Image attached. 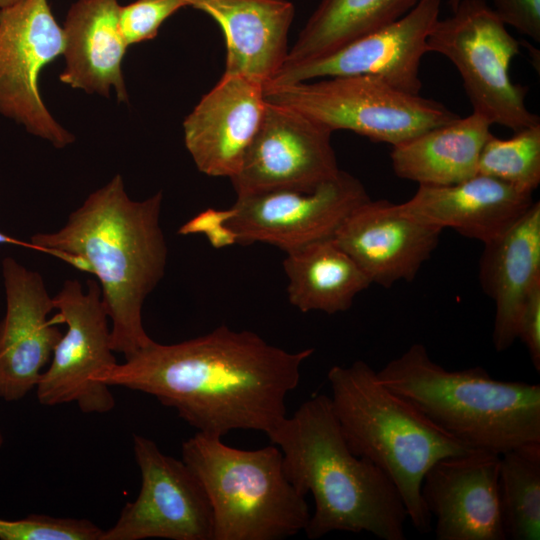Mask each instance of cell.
Returning a JSON list of instances; mask_svg holds the SVG:
<instances>
[{
  "label": "cell",
  "mask_w": 540,
  "mask_h": 540,
  "mask_svg": "<svg viewBox=\"0 0 540 540\" xmlns=\"http://www.w3.org/2000/svg\"><path fill=\"white\" fill-rule=\"evenodd\" d=\"M162 201V191L132 200L122 176L116 174L90 193L64 226L30 239L36 249L67 263L79 258L98 278L112 323L111 346L125 359L154 341L144 329L142 309L167 265Z\"/></svg>",
  "instance_id": "2"
},
{
  "label": "cell",
  "mask_w": 540,
  "mask_h": 540,
  "mask_svg": "<svg viewBox=\"0 0 540 540\" xmlns=\"http://www.w3.org/2000/svg\"><path fill=\"white\" fill-rule=\"evenodd\" d=\"M287 295L301 312L347 311L371 282L333 238L286 253Z\"/></svg>",
  "instance_id": "24"
},
{
  "label": "cell",
  "mask_w": 540,
  "mask_h": 540,
  "mask_svg": "<svg viewBox=\"0 0 540 540\" xmlns=\"http://www.w3.org/2000/svg\"><path fill=\"white\" fill-rule=\"evenodd\" d=\"M517 339L525 345L534 368L540 371V282L528 294L517 323Z\"/></svg>",
  "instance_id": "31"
},
{
  "label": "cell",
  "mask_w": 540,
  "mask_h": 540,
  "mask_svg": "<svg viewBox=\"0 0 540 540\" xmlns=\"http://www.w3.org/2000/svg\"><path fill=\"white\" fill-rule=\"evenodd\" d=\"M479 278L495 304L492 342L497 352L517 339L522 306L540 282V203L530 208L500 237L484 244Z\"/></svg>",
  "instance_id": "22"
},
{
  "label": "cell",
  "mask_w": 540,
  "mask_h": 540,
  "mask_svg": "<svg viewBox=\"0 0 540 540\" xmlns=\"http://www.w3.org/2000/svg\"><path fill=\"white\" fill-rule=\"evenodd\" d=\"M313 348L287 351L255 332L221 325L174 344L153 341L95 381L154 396L190 426L223 437L236 429L270 434Z\"/></svg>",
  "instance_id": "1"
},
{
  "label": "cell",
  "mask_w": 540,
  "mask_h": 540,
  "mask_svg": "<svg viewBox=\"0 0 540 540\" xmlns=\"http://www.w3.org/2000/svg\"><path fill=\"white\" fill-rule=\"evenodd\" d=\"M6 312L0 321V397L17 401L36 387L62 333L41 274L13 257L2 261Z\"/></svg>",
  "instance_id": "16"
},
{
  "label": "cell",
  "mask_w": 540,
  "mask_h": 540,
  "mask_svg": "<svg viewBox=\"0 0 540 540\" xmlns=\"http://www.w3.org/2000/svg\"><path fill=\"white\" fill-rule=\"evenodd\" d=\"M499 19L535 42H540V0H492Z\"/></svg>",
  "instance_id": "30"
},
{
  "label": "cell",
  "mask_w": 540,
  "mask_h": 540,
  "mask_svg": "<svg viewBox=\"0 0 540 540\" xmlns=\"http://www.w3.org/2000/svg\"><path fill=\"white\" fill-rule=\"evenodd\" d=\"M266 101L328 128L350 130L392 146L459 118L444 104L400 90L372 75L264 85Z\"/></svg>",
  "instance_id": "7"
},
{
  "label": "cell",
  "mask_w": 540,
  "mask_h": 540,
  "mask_svg": "<svg viewBox=\"0 0 540 540\" xmlns=\"http://www.w3.org/2000/svg\"><path fill=\"white\" fill-rule=\"evenodd\" d=\"M442 231L408 216L399 204L370 199L349 214L333 239L371 284L388 288L416 277Z\"/></svg>",
  "instance_id": "17"
},
{
  "label": "cell",
  "mask_w": 540,
  "mask_h": 540,
  "mask_svg": "<svg viewBox=\"0 0 540 540\" xmlns=\"http://www.w3.org/2000/svg\"><path fill=\"white\" fill-rule=\"evenodd\" d=\"M460 1L461 0H447V3L449 5V7L451 8V11H453L458 6Z\"/></svg>",
  "instance_id": "35"
},
{
  "label": "cell",
  "mask_w": 540,
  "mask_h": 540,
  "mask_svg": "<svg viewBox=\"0 0 540 540\" xmlns=\"http://www.w3.org/2000/svg\"><path fill=\"white\" fill-rule=\"evenodd\" d=\"M231 216V207L224 210L207 209L183 224L179 228L178 233L181 235L197 233L206 235L212 230L225 224Z\"/></svg>",
  "instance_id": "32"
},
{
  "label": "cell",
  "mask_w": 540,
  "mask_h": 540,
  "mask_svg": "<svg viewBox=\"0 0 540 540\" xmlns=\"http://www.w3.org/2000/svg\"><path fill=\"white\" fill-rule=\"evenodd\" d=\"M264 84L224 74L183 121L184 143L197 169L232 178L261 124Z\"/></svg>",
  "instance_id": "18"
},
{
  "label": "cell",
  "mask_w": 540,
  "mask_h": 540,
  "mask_svg": "<svg viewBox=\"0 0 540 540\" xmlns=\"http://www.w3.org/2000/svg\"><path fill=\"white\" fill-rule=\"evenodd\" d=\"M478 173L533 193L540 183V124L508 139L492 134L481 150Z\"/></svg>",
  "instance_id": "27"
},
{
  "label": "cell",
  "mask_w": 540,
  "mask_h": 540,
  "mask_svg": "<svg viewBox=\"0 0 540 540\" xmlns=\"http://www.w3.org/2000/svg\"><path fill=\"white\" fill-rule=\"evenodd\" d=\"M378 380L472 449L499 455L540 443V385L501 381L482 367L447 370L421 343L376 371Z\"/></svg>",
  "instance_id": "5"
},
{
  "label": "cell",
  "mask_w": 540,
  "mask_h": 540,
  "mask_svg": "<svg viewBox=\"0 0 540 540\" xmlns=\"http://www.w3.org/2000/svg\"><path fill=\"white\" fill-rule=\"evenodd\" d=\"M440 8L441 0H420L395 22L328 55L282 67L269 83L289 84L323 77L372 75L400 90L419 94L422 88L420 63L428 53L427 38L439 19Z\"/></svg>",
  "instance_id": "14"
},
{
  "label": "cell",
  "mask_w": 540,
  "mask_h": 540,
  "mask_svg": "<svg viewBox=\"0 0 540 540\" xmlns=\"http://www.w3.org/2000/svg\"><path fill=\"white\" fill-rule=\"evenodd\" d=\"M331 134L308 117L267 101L259 129L230 178L237 196L311 191L335 178L340 169Z\"/></svg>",
  "instance_id": "13"
},
{
  "label": "cell",
  "mask_w": 540,
  "mask_h": 540,
  "mask_svg": "<svg viewBox=\"0 0 540 540\" xmlns=\"http://www.w3.org/2000/svg\"><path fill=\"white\" fill-rule=\"evenodd\" d=\"M104 530L88 519L31 514L23 519L0 518L1 540H101Z\"/></svg>",
  "instance_id": "28"
},
{
  "label": "cell",
  "mask_w": 540,
  "mask_h": 540,
  "mask_svg": "<svg viewBox=\"0 0 540 540\" xmlns=\"http://www.w3.org/2000/svg\"><path fill=\"white\" fill-rule=\"evenodd\" d=\"M499 500L506 539H540V443L500 455Z\"/></svg>",
  "instance_id": "26"
},
{
  "label": "cell",
  "mask_w": 540,
  "mask_h": 540,
  "mask_svg": "<svg viewBox=\"0 0 540 540\" xmlns=\"http://www.w3.org/2000/svg\"><path fill=\"white\" fill-rule=\"evenodd\" d=\"M14 239L0 231V249L2 245L13 243Z\"/></svg>",
  "instance_id": "33"
},
{
  "label": "cell",
  "mask_w": 540,
  "mask_h": 540,
  "mask_svg": "<svg viewBox=\"0 0 540 540\" xmlns=\"http://www.w3.org/2000/svg\"><path fill=\"white\" fill-rule=\"evenodd\" d=\"M370 199L359 179L340 170L311 191L237 196L226 225L235 233L237 244L261 242L287 253L333 238L349 214Z\"/></svg>",
  "instance_id": "12"
},
{
  "label": "cell",
  "mask_w": 540,
  "mask_h": 540,
  "mask_svg": "<svg viewBox=\"0 0 540 540\" xmlns=\"http://www.w3.org/2000/svg\"><path fill=\"white\" fill-rule=\"evenodd\" d=\"M491 123L472 112L392 146L394 173L419 186H447L478 173L481 150L492 135Z\"/></svg>",
  "instance_id": "23"
},
{
  "label": "cell",
  "mask_w": 540,
  "mask_h": 540,
  "mask_svg": "<svg viewBox=\"0 0 540 540\" xmlns=\"http://www.w3.org/2000/svg\"><path fill=\"white\" fill-rule=\"evenodd\" d=\"M21 0H0V8H4L13 5Z\"/></svg>",
  "instance_id": "34"
},
{
  "label": "cell",
  "mask_w": 540,
  "mask_h": 540,
  "mask_svg": "<svg viewBox=\"0 0 540 540\" xmlns=\"http://www.w3.org/2000/svg\"><path fill=\"white\" fill-rule=\"evenodd\" d=\"M500 455L473 449L435 462L421 498L435 518L437 540H505L499 489Z\"/></svg>",
  "instance_id": "15"
},
{
  "label": "cell",
  "mask_w": 540,
  "mask_h": 540,
  "mask_svg": "<svg viewBox=\"0 0 540 540\" xmlns=\"http://www.w3.org/2000/svg\"><path fill=\"white\" fill-rule=\"evenodd\" d=\"M3 443H4V437H3L2 431L0 429V448L2 447Z\"/></svg>",
  "instance_id": "36"
},
{
  "label": "cell",
  "mask_w": 540,
  "mask_h": 540,
  "mask_svg": "<svg viewBox=\"0 0 540 540\" xmlns=\"http://www.w3.org/2000/svg\"><path fill=\"white\" fill-rule=\"evenodd\" d=\"M63 47V29L48 0H21L0 8V115L56 149L72 144L75 136L44 104L39 76Z\"/></svg>",
  "instance_id": "10"
},
{
  "label": "cell",
  "mask_w": 540,
  "mask_h": 540,
  "mask_svg": "<svg viewBox=\"0 0 540 540\" xmlns=\"http://www.w3.org/2000/svg\"><path fill=\"white\" fill-rule=\"evenodd\" d=\"M420 0H321L283 65L328 55L407 14Z\"/></svg>",
  "instance_id": "25"
},
{
  "label": "cell",
  "mask_w": 540,
  "mask_h": 540,
  "mask_svg": "<svg viewBox=\"0 0 540 540\" xmlns=\"http://www.w3.org/2000/svg\"><path fill=\"white\" fill-rule=\"evenodd\" d=\"M427 48L451 61L473 112L492 125L517 132L540 124L525 104L529 87L514 83L509 74L520 42L486 0H461L450 16L437 20Z\"/></svg>",
  "instance_id": "8"
},
{
  "label": "cell",
  "mask_w": 540,
  "mask_h": 540,
  "mask_svg": "<svg viewBox=\"0 0 540 540\" xmlns=\"http://www.w3.org/2000/svg\"><path fill=\"white\" fill-rule=\"evenodd\" d=\"M185 6L187 0H136L121 6L119 28L125 43L130 46L155 38L162 23Z\"/></svg>",
  "instance_id": "29"
},
{
  "label": "cell",
  "mask_w": 540,
  "mask_h": 540,
  "mask_svg": "<svg viewBox=\"0 0 540 540\" xmlns=\"http://www.w3.org/2000/svg\"><path fill=\"white\" fill-rule=\"evenodd\" d=\"M327 379L332 409L350 450L390 478L413 527L430 532L432 517L420 492L426 471L440 459L473 449L384 386L363 360L332 366Z\"/></svg>",
  "instance_id": "4"
},
{
  "label": "cell",
  "mask_w": 540,
  "mask_h": 540,
  "mask_svg": "<svg viewBox=\"0 0 540 540\" xmlns=\"http://www.w3.org/2000/svg\"><path fill=\"white\" fill-rule=\"evenodd\" d=\"M220 26L226 42L224 74L264 85L283 67L295 7L288 0H187Z\"/></svg>",
  "instance_id": "20"
},
{
  "label": "cell",
  "mask_w": 540,
  "mask_h": 540,
  "mask_svg": "<svg viewBox=\"0 0 540 540\" xmlns=\"http://www.w3.org/2000/svg\"><path fill=\"white\" fill-rule=\"evenodd\" d=\"M117 0H77L68 10L63 29L64 69L59 80L88 94L128 102L122 60L128 48L119 28Z\"/></svg>",
  "instance_id": "21"
},
{
  "label": "cell",
  "mask_w": 540,
  "mask_h": 540,
  "mask_svg": "<svg viewBox=\"0 0 540 540\" xmlns=\"http://www.w3.org/2000/svg\"><path fill=\"white\" fill-rule=\"evenodd\" d=\"M181 451L208 497L213 540H280L307 527L306 496L288 480L276 445L243 450L196 432Z\"/></svg>",
  "instance_id": "6"
},
{
  "label": "cell",
  "mask_w": 540,
  "mask_h": 540,
  "mask_svg": "<svg viewBox=\"0 0 540 540\" xmlns=\"http://www.w3.org/2000/svg\"><path fill=\"white\" fill-rule=\"evenodd\" d=\"M133 452L141 476L139 493L101 540H213L208 497L187 464L141 435L133 436Z\"/></svg>",
  "instance_id": "11"
},
{
  "label": "cell",
  "mask_w": 540,
  "mask_h": 540,
  "mask_svg": "<svg viewBox=\"0 0 540 540\" xmlns=\"http://www.w3.org/2000/svg\"><path fill=\"white\" fill-rule=\"evenodd\" d=\"M58 313L51 320L65 323L54 348L52 361L36 385L40 404L55 406L75 402L83 413H107L115 407L109 386L95 381V376L117 363L111 346V328L100 285L67 279L53 297Z\"/></svg>",
  "instance_id": "9"
},
{
  "label": "cell",
  "mask_w": 540,
  "mask_h": 540,
  "mask_svg": "<svg viewBox=\"0 0 540 540\" xmlns=\"http://www.w3.org/2000/svg\"><path fill=\"white\" fill-rule=\"evenodd\" d=\"M532 193L477 173L457 184L419 186L400 209L408 216L487 244L507 231L533 204Z\"/></svg>",
  "instance_id": "19"
},
{
  "label": "cell",
  "mask_w": 540,
  "mask_h": 540,
  "mask_svg": "<svg viewBox=\"0 0 540 540\" xmlns=\"http://www.w3.org/2000/svg\"><path fill=\"white\" fill-rule=\"evenodd\" d=\"M267 436L282 452L288 480L301 494L313 496L314 512L304 530L309 539L333 531L406 539L408 517L397 488L350 450L329 396L309 398Z\"/></svg>",
  "instance_id": "3"
}]
</instances>
